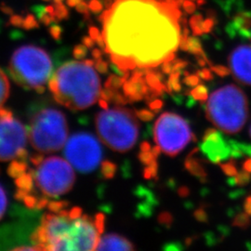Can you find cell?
I'll return each instance as SVG.
<instances>
[{
  "instance_id": "ba28073f",
  "label": "cell",
  "mask_w": 251,
  "mask_h": 251,
  "mask_svg": "<svg viewBox=\"0 0 251 251\" xmlns=\"http://www.w3.org/2000/svg\"><path fill=\"white\" fill-rule=\"evenodd\" d=\"M35 181L40 192L50 198L61 197L73 188L75 175L73 166L59 156L37 158Z\"/></svg>"
},
{
  "instance_id": "bcb514c9",
  "label": "cell",
  "mask_w": 251,
  "mask_h": 251,
  "mask_svg": "<svg viewBox=\"0 0 251 251\" xmlns=\"http://www.w3.org/2000/svg\"><path fill=\"white\" fill-rule=\"evenodd\" d=\"M244 208H245V211L251 217V196L248 197L247 199L245 200Z\"/></svg>"
},
{
  "instance_id": "7a4b0ae2",
  "label": "cell",
  "mask_w": 251,
  "mask_h": 251,
  "mask_svg": "<svg viewBox=\"0 0 251 251\" xmlns=\"http://www.w3.org/2000/svg\"><path fill=\"white\" fill-rule=\"evenodd\" d=\"M35 233L33 242L40 251H96L104 227V217L85 214L80 207L65 208L52 203Z\"/></svg>"
},
{
  "instance_id": "d590c367",
  "label": "cell",
  "mask_w": 251,
  "mask_h": 251,
  "mask_svg": "<svg viewBox=\"0 0 251 251\" xmlns=\"http://www.w3.org/2000/svg\"><path fill=\"white\" fill-rule=\"evenodd\" d=\"M198 75H199V77L203 80L209 81L213 79V72L206 68L198 71Z\"/></svg>"
},
{
  "instance_id": "8fae6325",
  "label": "cell",
  "mask_w": 251,
  "mask_h": 251,
  "mask_svg": "<svg viewBox=\"0 0 251 251\" xmlns=\"http://www.w3.org/2000/svg\"><path fill=\"white\" fill-rule=\"evenodd\" d=\"M25 126L9 110H0V161L14 160L25 152L27 144Z\"/></svg>"
},
{
  "instance_id": "277c9868",
  "label": "cell",
  "mask_w": 251,
  "mask_h": 251,
  "mask_svg": "<svg viewBox=\"0 0 251 251\" xmlns=\"http://www.w3.org/2000/svg\"><path fill=\"white\" fill-rule=\"evenodd\" d=\"M206 116L224 132L237 133L248 120V99L242 90L234 85H227L210 95L206 105Z\"/></svg>"
},
{
  "instance_id": "e0dca14e",
  "label": "cell",
  "mask_w": 251,
  "mask_h": 251,
  "mask_svg": "<svg viewBox=\"0 0 251 251\" xmlns=\"http://www.w3.org/2000/svg\"><path fill=\"white\" fill-rule=\"evenodd\" d=\"M9 82L6 74L0 69V109L9 98Z\"/></svg>"
},
{
  "instance_id": "db71d44e",
  "label": "cell",
  "mask_w": 251,
  "mask_h": 251,
  "mask_svg": "<svg viewBox=\"0 0 251 251\" xmlns=\"http://www.w3.org/2000/svg\"><path fill=\"white\" fill-rule=\"evenodd\" d=\"M1 10L5 13V14H9V15H12L13 13V10L11 8H9L8 6H2L1 7Z\"/></svg>"
},
{
  "instance_id": "5bb4252c",
  "label": "cell",
  "mask_w": 251,
  "mask_h": 251,
  "mask_svg": "<svg viewBox=\"0 0 251 251\" xmlns=\"http://www.w3.org/2000/svg\"><path fill=\"white\" fill-rule=\"evenodd\" d=\"M124 91L126 96L132 100L144 99V97L148 95L149 87L142 71L135 72L131 78L126 81Z\"/></svg>"
},
{
  "instance_id": "7c38bea8",
  "label": "cell",
  "mask_w": 251,
  "mask_h": 251,
  "mask_svg": "<svg viewBox=\"0 0 251 251\" xmlns=\"http://www.w3.org/2000/svg\"><path fill=\"white\" fill-rule=\"evenodd\" d=\"M201 150L213 163L224 161L232 155V149L229 142H226L223 135L213 128L206 129L203 136Z\"/></svg>"
},
{
  "instance_id": "8d00e7d4",
  "label": "cell",
  "mask_w": 251,
  "mask_h": 251,
  "mask_svg": "<svg viewBox=\"0 0 251 251\" xmlns=\"http://www.w3.org/2000/svg\"><path fill=\"white\" fill-rule=\"evenodd\" d=\"M195 218L197 219V221L200 222V223H206L208 221L207 214L203 208H198V210H196Z\"/></svg>"
},
{
  "instance_id": "11a10c76",
  "label": "cell",
  "mask_w": 251,
  "mask_h": 251,
  "mask_svg": "<svg viewBox=\"0 0 251 251\" xmlns=\"http://www.w3.org/2000/svg\"><path fill=\"white\" fill-rule=\"evenodd\" d=\"M54 3H62L63 0H53Z\"/></svg>"
},
{
  "instance_id": "4316f807",
  "label": "cell",
  "mask_w": 251,
  "mask_h": 251,
  "mask_svg": "<svg viewBox=\"0 0 251 251\" xmlns=\"http://www.w3.org/2000/svg\"><path fill=\"white\" fill-rule=\"evenodd\" d=\"M139 159L142 163H144V165H149L152 162L156 160V157L153 155L152 151H147V152H141L139 154Z\"/></svg>"
},
{
  "instance_id": "4dcf8cb0",
  "label": "cell",
  "mask_w": 251,
  "mask_h": 251,
  "mask_svg": "<svg viewBox=\"0 0 251 251\" xmlns=\"http://www.w3.org/2000/svg\"><path fill=\"white\" fill-rule=\"evenodd\" d=\"M102 172H103L105 177L112 178L115 175V172H116V166L113 163L106 162L102 166Z\"/></svg>"
},
{
  "instance_id": "7bdbcfd3",
  "label": "cell",
  "mask_w": 251,
  "mask_h": 251,
  "mask_svg": "<svg viewBox=\"0 0 251 251\" xmlns=\"http://www.w3.org/2000/svg\"><path fill=\"white\" fill-rule=\"evenodd\" d=\"M50 33L54 39H60V37L62 36V28L59 25H53L50 27Z\"/></svg>"
},
{
  "instance_id": "83f0119b",
  "label": "cell",
  "mask_w": 251,
  "mask_h": 251,
  "mask_svg": "<svg viewBox=\"0 0 251 251\" xmlns=\"http://www.w3.org/2000/svg\"><path fill=\"white\" fill-rule=\"evenodd\" d=\"M24 28H25L26 30H31V29H35L38 27V23L36 21V17L32 14H28L26 17L25 18L24 21Z\"/></svg>"
},
{
  "instance_id": "d6a6232c",
  "label": "cell",
  "mask_w": 251,
  "mask_h": 251,
  "mask_svg": "<svg viewBox=\"0 0 251 251\" xmlns=\"http://www.w3.org/2000/svg\"><path fill=\"white\" fill-rule=\"evenodd\" d=\"M172 63V69H173V72L181 73L182 69L185 68L187 66V63L182 61V60H172L171 61Z\"/></svg>"
},
{
  "instance_id": "52a82bcc",
  "label": "cell",
  "mask_w": 251,
  "mask_h": 251,
  "mask_svg": "<svg viewBox=\"0 0 251 251\" xmlns=\"http://www.w3.org/2000/svg\"><path fill=\"white\" fill-rule=\"evenodd\" d=\"M68 138L65 116L56 109H44L31 121L29 139L37 152L50 153L61 150Z\"/></svg>"
},
{
  "instance_id": "d6986e66",
  "label": "cell",
  "mask_w": 251,
  "mask_h": 251,
  "mask_svg": "<svg viewBox=\"0 0 251 251\" xmlns=\"http://www.w3.org/2000/svg\"><path fill=\"white\" fill-rule=\"evenodd\" d=\"M251 224V216L249 215L246 211L240 212L239 214H237L233 218V225L234 227H237L240 229H247Z\"/></svg>"
},
{
  "instance_id": "ac0fdd59",
  "label": "cell",
  "mask_w": 251,
  "mask_h": 251,
  "mask_svg": "<svg viewBox=\"0 0 251 251\" xmlns=\"http://www.w3.org/2000/svg\"><path fill=\"white\" fill-rule=\"evenodd\" d=\"M180 73H171L167 82V91L169 92H179L181 90V85L179 81Z\"/></svg>"
},
{
  "instance_id": "30bf717a",
  "label": "cell",
  "mask_w": 251,
  "mask_h": 251,
  "mask_svg": "<svg viewBox=\"0 0 251 251\" xmlns=\"http://www.w3.org/2000/svg\"><path fill=\"white\" fill-rule=\"evenodd\" d=\"M64 153L73 167L81 172L96 170L102 157L99 142L89 133L73 135L66 142Z\"/></svg>"
},
{
  "instance_id": "7dc6e473",
  "label": "cell",
  "mask_w": 251,
  "mask_h": 251,
  "mask_svg": "<svg viewBox=\"0 0 251 251\" xmlns=\"http://www.w3.org/2000/svg\"><path fill=\"white\" fill-rule=\"evenodd\" d=\"M100 35V34L99 30L96 27H90V36L92 39L96 40L99 37Z\"/></svg>"
},
{
  "instance_id": "4fadbf2b",
  "label": "cell",
  "mask_w": 251,
  "mask_h": 251,
  "mask_svg": "<svg viewBox=\"0 0 251 251\" xmlns=\"http://www.w3.org/2000/svg\"><path fill=\"white\" fill-rule=\"evenodd\" d=\"M233 78L245 85H251V46H239L229 57Z\"/></svg>"
},
{
  "instance_id": "603a6c76",
  "label": "cell",
  "mask_w": 251,
  "mask_h": 251,
  "mask_svg": "<svg viewBox=\"0 0 251 251\" xmlns=\"http://www.w3.org/2000/svg\"><path fill=\"white\" fill-rule=\"evenodd\" d=\"M251 175L250 172L247 171H241L239 173H237V175L235 177H233V182L234 184H237L239 186H244L247 185L251 182Z\"/></svg>"
},
{
  "instance_id": "9a60e30c",
  "label": "cell",
  "mask_w": 251,
  "mask_h": 251,
  "mask_svg": "<svg viewBox=\"0 0 251 251\" xmlns=\"http://www.w3.org/2000/svg\"><path fill=\"white\" fill-rule=\"evenodd\" d=\"M134 246L117 233H108L100 237L96 251H134Z\"/></svg>"
},
{
  "instance_id": "f6af8a7d",
  "label": "cell",
  "mask_w": 251,
  "mask_h": 251,
  "mask_svg": "<svg viewBox=\"0 0 251 251\" xmlns=\"http://www.w3.org/2000/svg\"><path fill=\"white\" fill-rule=\"evenodd\" d=\"M214 25V22L212 19H206L203 23V31L204 33H209L211 31V29L213 28Z\"/></svg>"
},
{
  "instance_id": "ffe728a7",
  "label": "cell",
  "mask_w": 251,
  "mask_h": 251,
  "mask_svg": "<svg viewBox=\"0 0 251 251\" xmlns=\"http://www.w3.org/2000/svg\"><path fill=\"white\" fill-rule=\"evenodd\" d=\"M203 23H204L203 16L200 14L194 15L190 20V26L192 28V30L196 36H200V35L204 34Z\"/></svg>"
},
{
  "instance_id": "f546056e",
  "label": "cell",
  "mask_w": 251,
  "mask_h": 251,
  "mask_svg": "<svg viewBox=\"0 0 251 251\" xmlns=\"http://www.w3.org/2000/svg\"><path fill=\"white\" fill-rule=\"evenodd\" d=\"M200 79H201V78L199 77V75H198V74H197V75H188L185 76L183 82H184V84L187 85L188 87L195 88V87H197L198 84H199Z\"/></svg>"
},
{
  "instance_id": "681fc988",
  "label": "cell",
  "mask_w": 251,
  "mask_h": 251,
  "mask_svg": "<svg viewBox=\"0 0 251 251\" xmlns=\"http://www.w3.org/2000/svg\"><path fill=\"white\" fill-rule=\"evenodd\" d=\"M94 39H92L91 37H84L83 38V42H84V45L86 46V47H89V48H91L93 44H94V41H93Z\"/></svg>"
},
{
  "instance_id": "6da1fadb",
  "label": "cell",
  "mask_w": 251,
  "mask_h": 251,
  "mask_svg": "<svg viewBox=\"0 0 251 251\" xmlns=\"http://www.w3.org/2000/svg\"><path fill=\"white\" fill-rule=\"evenodd\" d=\"M177 0H116L100 21L105 52L120 70H148L174 59L182 37Z\"/></svg>"
},
{
  "instance_id": "8992f818",
  "label": "cell",
  "mask_w": 251,
  "mask_h": 251,
  "mask_svg": "<svg viewBox=\"0 0 251 251\" xmlns=\"http://www.w3.org/2000/svg\"><path fill=\"white\" fill-rule=\"evenodd\" d=\"M96 128L101 142L117 152H126L139 136V122L133 112L125 108H104L96 117Z\"/></svg>"
},
{
  "instance_id": "cb8c5ba5",
  "label": "cell",
  "mask_w": 251,
  "mask_h": 251,
  "mask_svg": "<svg viewBox=\"0 0 251 251\" xmlns=\"http://www.w3.org/2000/svg\"><path fill=\"white\" fill-rule=\"evenodd\" d=\"M221 169L224 171L226 176L233 178L237 175V168L235 166V162L231 160V161L226 162L224 164H221Z\"/></svg>"
},
{
  "instance_id": "484cf974",
  "label": "cell",
  "mask_w": 251,
  "mask_h": 251,
  "mask_svg": "<svg viewBox=\"0 0 251 251\" xmlns=\"http://www.w3.org/2000/svg\"><path fill=\"white\" fill-rule=\"evenodd\" d=\"M7 206H8V199H7L6 193H5L4 189L2 188V186L0 185V220L5 214Z\"/></svg>"
},
{
  "instance_id": "44dd1931",
  "label": "cell",
  "mask_w": 251,
  "mask_h": 251,
  "mask_svg": "<svg viewBox=\"0 0 251 251\" xmlns=\"http://www.w3.org/2000/svg\"><path fill=\"white\" fill-rule=\"evenodd\" d=\"M191 95L195 100H197L200 102H204L207 100V90L206 87L203 85H198L193 90H191Z\"/></svg>"
},
{
  "instance_id": "c3c4849f",
  "label": "cell",
  "mask_w": 251,
  "mask_h": 251,
  "mask_svg": "<svg viewBox=\"0 0 251 251\" xmlns=\"http://www.w3.org/2000/svg\"><path fill=\"white\" fill-rule=\"evenodd\" d=\"M179 195L181 198H187L190 195V190L186 186H182L179 189Z\"/></svg>"
},
{
  "instance_id": "f1b7e54d",
  "label": "cell",
  "mask_w": 251,
  "mask_h": 251,
  "mask_svg": "<svg viewBox=\"0 0 251 251\" xmlns=\"http://www.w3.org/2000/svg\"><path fill=\"white\" fill-rule=\"evenodd\" d=\"M158 223L166 227H169L173 223V216L169 212H162L158 216Z\"/></svg>"
},
{
  "instance_id": "ab89813d",
  "label": "cell",
  "mask_w": 251,
  "mask_h": 251,
  "mask_svg": "<svg viewBox=\"0 0 251 251\" xmlns=\"http://www.w3.org/2000/svg\"><path fill=\"white\" fill-rule=\"evenodd\" d=\"M86 53H87V49H86L85 45H78L75 48V50H74L75 57L83 58L86 55Z\"/></svg>"
},
{
  "instance_id": "836d02e7",
  "label": "cell",
  "mask_w": 251,
  "mask_h": 251,
  "mask_svg": "<svg viewBox=\"0 0 251 251\" xmlns=\"http://www.w3.org/2000/svg\"><path fill=\"white\" fill-rule=\"evenodd\" d=\"M136 115L138 116V117H140L142 120H144V121H150V120H152L153 117H154V115L152 114V111L145 110V109L137 112Z\"/></svg>"
},
{
  "instance_id": "2e32d148",
  "label": "cell",
  "mask_w": 251,
  "mask_h": 251,
  "mask_svg": "<svg viewBox=\"0 0 251 251\" xmlns=\"http://www.w3.org/2000/svg\"><path fill=\"white\" fill-rule=\"evenodd\" d=\"M198 152V149L197 148L193 150L192 152H190V154L185 160V168L193 176L197 177L201 181H205L207 177V174L205 168L203 167L201 159L195 156V154Z\"/></svg>"
},
{
  "instance_id": "1f68e13d",
  "label": "cell",
  "mask_w": 251,
  "mask_h": 251,
  "mask_svg": "<svg viewBox=\"0 0 251 251\" xmlns=\"http://www.w3.org/2000/svg\"><path fill=\"white\" fill-rule=\"evenodd\" d=\"M211 71L215 73L216 75H218L221 77L227 76L230 74V70L224 65H214V66L211 67Z\"/></svg>"
},
{
  "instance_id": "5b68a950",
  "label": "cell",
  "mask_w": 251,
  "mask_h": 251,
  "mask_svg": "<svg viewBox=\"0 0 251 251\" xmlns=\"http://www.w3.org/2000/svg\"><path fill=\"white\" fill-rule=\"evenodd\" d=\"M9 73L21 87L43 90L52 73V62L50 55L36 46H22L10 58Z\"/></svg>"
},
{
  "instance_id": "d4e9b609",
  "label": "cell",
  "mask_w": 251,
  "mask_h": 251,
  "mask_svg": "<svg viewBox=\"0 0 251 251\" xmlns=\"http://www.w3.org/2000/svg\"><path fill=\"white\" fill-rule=\"evenodd\" d=\"M157 172H158V164L156 160H154L151 164L146 166L144 172V178L145 179L154 178L157 176Z\"/></svg>"
},
{
  "instance_id": "f35d334b",
  "label": "cell",
  "mask_w": 251,
  "mask_h": 251,
  "mask_svg": "<svg viewBox=\"0 0 251 251\" xmlns=\"http://www.w3.org/2000/svg\"><path fill=\"white\" fill-rule=\"evenodd\" d=\"M55 20H56L55 17L52 16L51 14L48 13L47 11H46L45 13H43V14L40 16V21H41V23H42V24H44L45 25H50V24H52V23H53Z\"/></svg>"
},
{
  "instance_id": "f907efd6",
  "label": "cell",
  "mask_w": 251,
  "mask_h": 251,
  "mask_svg": "<svg viewBox=\"0 0 251 251\" xmlns=\"http://www.w3.org/2000/svg\"><path fill=\"white\" fill-rule=\"evenodd\" d=\"M243 169H244L245 171H247L248 172L251 173V158H249L248 160H246V162L244 163Z\"/></svg>"
},
{
  "instance_id": "9c48e42d",
  "label": "cell",
  "mask_w": 251,
  "mask_h": 251,
  "mask_svg": "<svg viewBox=\"0 0 251 251\" xmlns=\"http://www.w3.org/2000/svg\"><path fill=\"white\" fill-rule=\"evenodd\" d=\"M153 133L157 146L171 156L177 155L194 138L187 121L173 113H165L156 120Z\"/></svg>"
},
{
  "instance_id": "74e56055",
  "label": "cell",
  "mask_w": 251,
  "mask_h": 251,
  "mask_svg": "<svg viewBox=\"0 0 251 251\" xmlns=\"http://www.w3.org/2000/svg\"><path fill=\"white\" fill-rule=\"evenodd\" d=\"M24 21H25V19L23 18L22 16H20V15H12L9 19L10 24L13 26L16 27L24 26Z\"/></svg>"
},
{
  "instance_id": "ee69618b",
  "label": "cell",
  "mask_w": 251,
  "mask_h": 251,
  "mask_svg": "<svg viewBox=\"0 0 251 251\" xmlns=\"http://www.w3.org/2000/svg\"><path fill=\"white\" fill-rule=\"evenodd\" d=\"M76 10L81 13V14H88L90 8H89V4H87L84 1H81L80 3H78L75 7Z\"/></svg>"
},
{
  "instance_id": "6f0895ef",
  "label": "cell",
  "mask_w": 251,
  "mask_h": 251,
  "mask_svg": "<svg viewBox=\"0 0 251 251\" xmlns=\"http://www.w3.org/2000/svg\"><path fill=\"white\" fill-rule=\"evenodd\" d=\"M43 1H50V0H43Z\"/></svg>"
},
{
  "instance_id": "f5cc1de1",
  "label": "cell",
  "mask_w": 251,
  "mask_h": 251,
  "mask_svg": "<svg viewBox=\"0 0 251 251\" xmlns=\"http://www.w3.org/2000/svg\"><path fill=\"white\" fill-rule=\"evenodd\" d=\"M82 0H66V4H67V6H69V7H76V5L78 4V3H80Z\"/></svg>"
},
{
  "instance_id": "3957f363",
  "label": "cell",
  "mask_w": 251,
  "mask_h": 251,
  "mask_svg": "<svg viewBox=\"0 0 251 251\" xmlns=\"http://www.w3.org/2000/svg\"><path fill=\"white\" fill-rule=\"evenodd\" d=\"M95 63L91 60L63 64L50 80L57 102L70 110H84L99 100L101 87Z\"/></svg>"
},
{
  "instance_id": "816d5d0a",
  "label": "cell",
  "mask_w": 251,
  "mask_h": 251,
  "mask_svg": "<svg viewBox=\"0 0 251 251\" xmlns=\"http://www.w3.org/2000/svg\"><path fill=\"white\" fill-rule=\"evenodd\" d=\"M141 150L143 151V152H147V151H151L152 150V148H151V145L148 144V143H146V142H144L141 145Z\"/></svg>"
},
{
  "instance_id": "60d3db41",
  "label": "cell",
  "mask_w": 251,
  "mask_h": 251,
  "mask_svg": "<svg viewBox=\"0 0 251 251\" xmlns=\"http://www.w3.org/2000/svg\"><path fill=\"white\" fill-rule=\"evenodd\" d=\"M149 106H150L151 110H152V111L158 112L163 107V102H162L161 100L153 99L152 100H150Z\"/></svg>"
},
{
  "instance_id": "7402d4cb",
  "label": "cell",
  "mask_w": 251,
  "mask_h": 251,
  "mask_svg": "<svg viewBox=\"0 0 251 251\" xmlns=\"http://www.w3.org/2000/svg\"><path fill=\"white\" fill-rule=\"evenodd\" d=\"M69 11L62 3H55L54 5V17L58 21H63L64 19L68 18Z\"/></svg>"
},
{
  "instance_id": "b9f144b4",
  "label": "cell",
  "mask_w": 251,
  "mask_h": 251,
  "mask_svg": "<svg viewBox=\"0 0 251 251\" xmlns=\"http://www.w3.org/2000/svg\"><path fill=\"white\" fill-rule=\"evenodd\" d=\"M183 9H184V10H185L186 12H188V13H193V12L196 11L197 6H196V4H195L193 1H191V0H185V1L183 2Z\"/></svg>"
},
{
  "instance_id": "e575fe53",
  "label": "cell",
  "mask_w": 251,
  "mask_h": 251,
  "mask_svg": "<svg viewBox=\"0 0 251 251\" xmlns=\"http://www.w3.org/2000/svg\"><path fill=\"white\" fill-rule=\"evenodd\" d=\"M90 10L94 13H99L102 9V4L99 0H90L89 2Z\"/></svg>"
},
{
  "instance_id": "9f6ffc18",
  "label": "cell",
  "mask_w": 251,
  "mask_h": 251,
  "mask_svg": "<svg viewBox=\"0 0 251 251\" xmlns=\"http://www.w3.org/2000/svg\"><path fill=\"white\" fill-rule=\"evenodd\" d=\"M250 134H251V129H250Z\"/></svg>"
}]
</instances>
